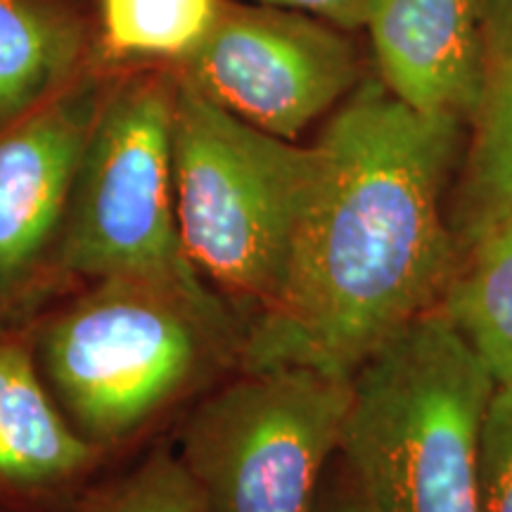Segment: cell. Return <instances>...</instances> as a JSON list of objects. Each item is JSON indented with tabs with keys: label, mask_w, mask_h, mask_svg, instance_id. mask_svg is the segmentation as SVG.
<instances>
[{
	"label": "cell",
	"mask_w": 512,
	"mask_h": 512,
	"mask_svg": "<svg viewBox=\"0 0 512 512\" xmlns=\"http://www.w3.org/2000/svg\"><path fill=\"white\" fill-rule=\"evenodd\" d=\"M176 79L249 126L292 140L358 81L347 38L297 10L219 0Z\"/></svg>",
	"instance_id": "52a82bcc"
},
{
	"label": "cell",
	"mask_w": 512,
	"mask_h": 512,
	"mask_svg": "<svg viewBox=\"0 0 512 512\" xmlns=\"http://www.w3.org/2000/svg\"><path fill=\"white\" fill-rule=\"evenodd\" d=\"M261 3L285 10L311 12L316 17H325L335 27L358 29L368 27L375 0H261Z\"/></svg>",
	"instance_id": "e0dca14e"
},
{
	"label": "cell",
	"mask_w": 512,
	"mask_h": 512,
	"mask_svg": "<svg viewBox=\"0 0 512 512\" xmlns=\"http://www.w3.org/2000/svg\"><path fill=\"white\" fill-rule=\"evenodd\" d=\"M489 0H375L368 29L380 81L430 117L470 121L482 86Z\"/></svg>",
	"instance_id": "30bf717a"
},
{
	"label": "cell",
	"mask_w": 512,
	"mask_h": 512,
	"mask_svg": "<svg viewBox=\"0 0 512 512\" xmlns=\"http://www.w3.org/2000/svg\"><path fill=\"white\" fill-rule=\"evenodd\" d=\"M323 152L249 126L178 81L176 219L185 254L245 320L283 292Z\"/></svg>",
	"instance_id": "277c9868"
},
{
	"label": "cell",
	"mask_w": 512,
	"mask_h": 512,
	"mask_svg": "<svg viewBox=\"0 0 512 512\" xmlns=\"http://www.w3.org/2000/svg\"><path fill=\"white\" fill-rule=\"evenodd\" d=\"M114 72L95 57L0 128V320H34L62 294L55 256L69 190Z\"/></svg>",
	"instance_id": "ba28073f"
},
{
	"label": "cell",
	"mask_w": 512,
	"mask_h": 512,
	"mask_svg": "<svg viewBox=\"0 0 512 512\" xmlns=\"http://www.w3.org/2000/svg\"><path fill=\"white\" fill-rule=\"evenodd\" d=\"M351 399L347 375L311 366L242 370L192 408L178 458L209 512H311Z\"/></svg>",
	"instance_id": "8992f818"
},
{
	"label": "cell",
	"mask_w": 512,
	"mask_h": 512,
	"mask_svg": "<svg viewBox=\"0 0 512 512\" xmlns=\"http://www.w3.org/2000/svg\"><path fill=\"white\" fill-rule=\"evenodd\" d=\"M437 309L496 389L512 392V214L460 249Z\"/></svg>",
	"instance_id": "4fadbf2b"
},
{
	"label": "cell",
	"mask_w": 512,
	"mask_h": 512,
	"mask_svg": "<svg viewBox=\"0 0 512 512\" xmlns=\"http://www.w3.org/2000/svg\"><path fill=\"white\" fill-rule=\"evenodd\" d=\"M76 512H209L181 458L157 448L126 475L98 482Z\"/></svg>",
	"instance_id": "9a60e30c"
},
{
	"label": "cell",
	"mask_w": 512,
	"mask_h": 512,
	"mask_svg": "<svg viewBox=\"0 0 512 512\" xmlns=\"http://www.w3.org/2000/svg\"><path fill=\"white\" fill-rule=\"evenodd\" d=\"M482 512H512V392L496 389L482 432Z\"/></svg>",
	"instance_id": "2e32d148"
},
{
	"label": "cell",
	"mask_w": 512,
	"mask_h": 512,
	"mask_svg": "<svg viewBox=\"0 0 512 512\" xmlns=\"http://www.w3.org/2000/svg\"><path fill=\"white\" fill-rule=\"evenodd\" d=\"M311 512H373L363 496L358 494L356 486L351 484L349 475L344 482H335L332 486H320L316 503H313Z\"/></svg>",
	"instance_id": "ac0fdd59"
},
{
	"label": "cell",
	"mask_w": 512,
	"mask_h": 512,
	"mask_svg": "<svg viewBox=\"0 0 512 512\" xmlns=\"http://www.w3.org/2000/svg\"><path fill=\"white\" fill-rule=\"evenodd\" d=\"M176 88L166 64L114 72L69 190L55 256L62 294L114 275L197 271L176 219Z\"/></svg>",
	"instance_id": "5b68a950"
},
{
	"label": "cell",
	"mask_w": 512,
	"mask_h": 512,
	"mask_svg": "<svg viewBox=\"0 0 512 512\" xmlns=\"http://www.w3.org/2000/svg\"><path fill=\"white\" fill-rule=\"evenodd\" d=\"M216 8L219 0H95L98 60L171 67L202 41Z\"/></svg>",
	"instance_id": "5bb4252c"
},
{
	"label": "cell",
	"mask_w": 512,
	"mask_h": 512,
	"mask_svg": "<svg viewBox=\"0 0 512 512\" xmlns=\"http://www.w3.org/2000/svg\"><path fill=\"white\" fill-rule=\"evenodd\" d=\"M496 384L439 309L354 373L344 470L373 512H482V432Z\"/></svg>",
	"instance_id": "3957f363"
},
{
	"label": "cell",
	"mask_w": 512,
	"mask_h": 512,
	"mask_svg": "<svg viewBox=\"0 0 512 512\" xmlns=\"http://www.w3.org/2000/svg\"><path fill=\"white\" fill-rule=\"evenodd\" d=\"M67 294L31 323L36 366L107 458L240 366L247 320L202 273L114 275Z\"/></svg>",
	"instance_id": "7a4b0ae2"
},
{
	"label": "cell",
	"mask_w": 512,
	"mask_h": 512,
	"mask_svg": "<svg viewBox=\"0 0 512 512\" xmlns=\"http://www.w3.org/2000/svg\"><path fill=\"white\" fill-rule=\"evenodd\" d=\"M98 57L79 0H0V128L62 91Z\"/></svg>",
	"instance_id": "7c38bea8"
},
{
	"label": "cell",
	"mask_w": 512,
	"mask_h": 512,
	"mask_svg": "<svg viewBox=\"0 0 512 512\" xmlns=\"http://www.w3.org/2000/svg\"><path fill=\"white\" fill-rule=\"evenodd\" d=\"M34 320H0V512H76L105 453L72 430L38 373Z\"/></svg>",
	"instance_id": "9c48e42d"
},
{
	"label": "cell",
	"mask_w": 512,
	"mask_h": 512,
	"mask_svg": "<svg viewBox=\"0 0 512 512\" xmlns=\"http://www.w3.org/2000/svg\"><path fill=\"white\" fill-rule=\"evenodd\" d=\"M470 124L472 140L448 219L458 252L512 214V0L486 3L482 86Z\"/></svg>",
	"instance_id": "8fae6325"
},
{
	"label": "cell",
	"mask_w": 512,
	"mask_h": 512,
	"mask_svg": "<svg viewBox=\"0 0 512 512\" xmlns=\"http://www.w3.org/2000/svg\"><path fill=\"white\" fill-rule=\"evenodd\" d=\"M463 121L430 117L380 79L358 86L323 136V171L273 306L245 325L240 370L354 373L437 309L458 261L444 190Z\"/></svg>",
	"instance_id": "6da1fadb"
}]
</instances>
